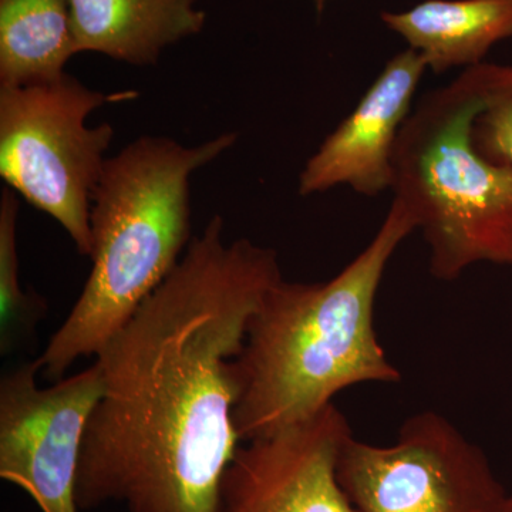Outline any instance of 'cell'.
<instances>
[{"mask_svg":"<svg viewBox=\"0 0 512 512\" xmlns=\"http://www.w3.org/2000/svg\"><path fill=\"white\" fill-rule=\"evenodd\" d=\"M224 231L214 215L96 356L103 394L84 433L79 510L217 512L242 441L235 359L284 279L275 249Z\"/></svg>","mask_w":512,"mask_h":512,"instance_id":"6da1fadb","label":"cell"},{"mask_svg":"<svg viewBox=\"0 0 512 512\" xmlns=\"http://www.w3.org/2000/svg\"><path fill=\"white\" fill-rule=\"evenodd\" d=\"M414 231L413 215L393 200L375 237L338 275L281 279L269 289L235 359L242 441L311 419L356 384L402 380L377 339L375 305L390 259Z\"/></svg>","mask_w":512,"mask_h":512,"instance_id":"7a4b0ae2","label":"cell"},{"mask_svg":"<svg viewBox=\"0 0 512 512\" xmlns=\"http://www.w3.org/2000/svg\"><path fill=\"white\" fill-rule=\"evenodd\" d=\"M224 133L200 146L144 136L107 158L94 192L93 266L72 311L39 357L47 379H62L97 356L174 271L191 242V177L237 143Z\"/></svg>","mask_w":512,"mask_h":512,"instance_id":"3957f363","label":"cell"},{"mask_svg":"<svg viewBox=\"0 0 512 512\" xmlns=\"http://www.w3.org/2000/svg\"><path fill=\"white\" fill-rule=\"evenodd\" d=\"M512 93V66L483 63L420 99L393 157V200L429 247L430 274L454 281L471 266H512V165L473 144L474 121Z\"/></svg>","mask_w":512,"mask_h":512,"instance_id":"277c9868","label":"cell"},{"mask_svg":"<svg viewBox=\"0 0 512 512\" xmlns=\"http://www.w3.org/2000/svg\"><path fill=\"white\" fill-rule=\"evenodd\" d=\"M134 97L107 96L67 73L53 82L0 87V175L59 222L82 255H92L93 197L114 138L110 124L89 127L87 119L104 104Z\"/></svg>","mask_w":512,"mask_h":512,"instance_id":"5b68a950","label":"cell"},{"mask_svg":"<svg viewBox=\"0 0 512 512\" xmlns=\"http://www.w3.org/2000/svg\"><path fill=\"white\" fill-rule=\"evenodd\" d=\"M336 474L357 512H498L508 494L483 448L431 410L389 446L350 434Z\"/></svg>","mask_w":512,"mask_h":512,"instance_id":"8992f818","label":"cell"},{"mask_svg":"<svg viewBox=\"0 0 512 512\" xmlns=\"http://www.w3.org/2000/svg\"><path fill=\"white\" fill-rule=\"evenodd\" d=\"M39 360L0 379V477L42 512H79L77 471L87 423L103 394L94 362L49 387H39Z\"/></svg>","mask_w":512,"mask_h":512,"instance_id":"52a82bcc","label":"cell"},{"mask_svg":"<svg viewBox=\"0 0 512 512\" xmlns=\"http://www.w3.org/2000/svg\"><path fill=\"white\" fill-rule=\"evenodd\" d=\"M352 433L335 404L239 447L222 480L217 512H357L336 474Z\"/></svg>","mask_w":512,"mask_h":512,"instance_id":"ba28073f","label":"cell"},{"mask_svg":"<svg viewBox=\"0 0 512 512\" xmlns=\"http://www.w3.org/2000/svg\"><path fill=\"white\" fill-rule=\"evenodd\" d=\"M427 70L423 57L409 47L394 55L355 109L306 161L299 194L308 197L348 187L376 197L390 190L397 138Z\"/></svg>","mask_w":512,"mask_h":512,"instance_id":"9c48e42d","label":"cell"},{"mask_svg":"<svg viewBox=\"0 0 512 512\" xmlns=\"http://www.w3.org/2000/svg\"><path fill=\"white\" fill-rule=\"evenodd\" d=\"M198 0H70L77 53L151 66L168 46L204 29Z\"/></svg>","mask_w":512,"mask_h":512,"instance_id":"30bf717a","label":"cell"},{"mask_svg":"<svg viewBox=\"0 0 512 512\" xmlns=\"http://www.w3.org/2000/svg\"><path fill=\"white\" fill-rule=\"evenodd\" d=\"M380 19L440 74L485 63L491 47L512 37V0H424Z\"/></svg>","mask_w":512,"mask_h":512,"instance_id":"8fae6325","label":"cell"},{"mask_svg":"<svg viewBox=\"0 0 512 512\" xmlns=\"http://www.w3.org/2000/svg\"><path fill=\"white\" fill-rule=\"evenodd\" d=\"M74 55L70 0H0V87L60 79Z\"/></svg>","mask_w":512,"mask_h":512,"instance_id":"7c38bea8","label":"cell"},{"mask_svg":"<svg viewBox=\"0 0 512 512\" xmlns=\"http://www.w3.org/2000/svg\"><path fill=\"white\" fill-rule=\"evenodd\" d=\"M19 201L6 188L0 197V352L12 355L35 336L37 323L45 318L42 298L23 291L18 252Z\"/></svg>","mask_w":512,"mask_h":512,"instance_id":"4fadbf2b","label":"cell"},{"mask_svg":"<svg viewBox=\"0 0 512 512\" xmlns=\"http://www.w3.org/2000/svg\"><path fill=\"white\" fill-rule=\"evenodd\" d=\"M473 144L491 163L512 165V93L495 101L477 117Z\"/></svg>","mask_w":512,"mask_h":512,"instance_id":"5bb4252c","label":"cell"},{"mask_svg":"<svg viewBox=\"0 0 512 512\" xmlns=\"http://www.w3.org/2000/svg\"><path fill=\"white\" fill-rule=\"evenodd\" d=\"M498 512H512V493L507 494L503 505H501L500 511Z\"/></svg>","mask_w":512,"mask_h":512,"instance_id":"9a60e30c","label":"cell"},{"mask_svg":"<svg viewBox=\"0 0 512 512\" xmlns=\"http://www.w3.org/2000/svg\"><path fill=\"white\" fill-rule=\"evenodd\" d=\"M326 3H328V0H315L316 10L319 13L322 12L325 9Z\"/></svg>","mask_w":512,"mask_h":512,"instance_id":"2e32d148","label":"cell"}]
</instances>
